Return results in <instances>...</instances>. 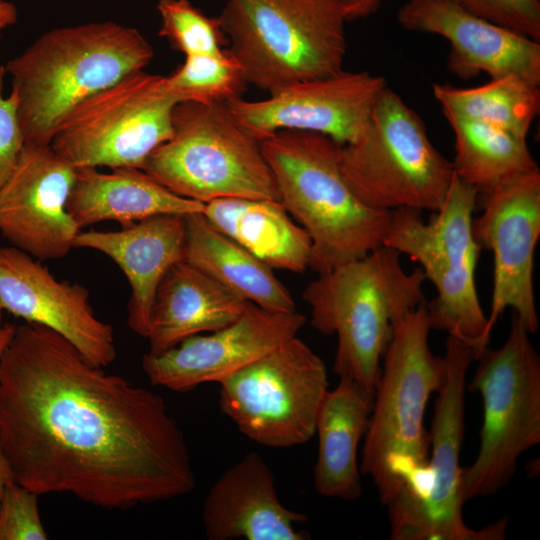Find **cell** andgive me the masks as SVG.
I'll list each match as a JSON object with an SVG mask.
<instances>
[{"label":"cell","mask_w":540,"mask_h":540,"mask_svg":"<svg viewBox=\"0 0 540 540\" xmlns=\"http://www.w3.org/2000/svg\"><path fill=\"white\" fill-rule=\"evenodd\" d=\"M0 442L15 481L39 496L126 510L196 486L164 398L36 323L16 326L0 360Z\"/></svg>","instance_id":"1"},{"label":"cell","mask_w":540,"mask_h":540,"mask_svg":"<svg viewBox=\"0 0 540 540\" xmlns=\"http://www.w3.org/2000/svg\"><path fill=\"white\" fill-rule=\"evenodd\" d=\"M430 330L426 303L396 325L374 389L359 467L386 507L393 501H420L427 493L425 411L445 378L444 357L429 347Z\"/></svg>","instance_id":"2"},{"label":"cell","mask_w":540,"mask_h":540,"mask_svg":"<svg viewBox=\"0 0 540 540\" xmlns=\"http://www.w3.org/2000/svg\"><path fill=\"white\" fill-rule=\"evenodd\" d=\"M153 57L151 44L139 30L112 21L43 33L4 66L25 143L50 145L73 108L144 70Z\"/></svg>","instance_id":"3"},{"label":"cell","mask_w":540,"mask_h":540,"mask_svg":"<svg viewBox=\"0 0 540 540\" xmlns=\"http://www.w3.org/2000/svg\"><path fill=\"white\" fill-rule=\"evenodd\" d=\"M401 255L382 245L317 274L302 293L312 327L337 336L334 373L373 391L396 325L426 303L423 270L407 272Z\"/></svg>","instance_id":"4"},{"label":"cell","mask_w":540,"mask_h":540,"mask_svg":"<svg viewBox=\"0 0 540 540\" xmlns=\"http://www.w3.org/2000/svg\"><path fill=\"white\" fill-rule=\"evenodd\" d=\"M260 145L280 202L310 237L308 269L320 274L384 245L393 210L373 209L354 194L339 166V143L281 130Z\"/></svg>","instance_id":"5"},{"label":"cell","mask_w":540,"mask_h":540,"mask_svg":"<svg viewBox=\"0 0 540 540\" xmlns=\"http://www.w3.org/2000/svg\"><path fill=\"white\" fill-rule=\"evenodd\" d=\"M218 19L248 84L269 93L343 70L339 0H226Z\"/></svg>","instance_id":"6"},{"label":"cell","mask_w":540,"mask_h":540,"mask_svg":"<svg viewBox=\"0 0 540 540\" xmlns=\"http://www.w3.org/2000/svg\"><path fill=\"white\" fill-rule=\"evenodd\" d=\"M142 170L173 193L203 204L221 198L279 200L260 141L225 103H178L171 136Z\"/></svg>","instance_id":"7"},{"label":"cell","mask_w":540,"mask_h":540,"mask_svg":"<svg viewBox=\"0 0 540 540\" xmlns=\"http://www.w3.org/2000/svg\"><path fill=\"white\" fill-rule=\"evenodd\" d=\"M478 195L454 173L442 207L429 220L424 221L417 209H395L384 240V245L419 263L435 286L436 297L426 302L431 329L470 344L476 359L491 336L475 283L481 249L473 238L472 215Z\"/></svg>","instance_id":"8"},{"label":"cell","mask_w":540,"mask_h":540,"mask_svg":"<svg viewBox=\"0 0 540 540\" xmlns=\"http://www.w3.org/2000/svg\"><path fill=\"white\" fill-rule=\"evenodd\" d=\"M341 172L367 206L438 211L454 169L430 141L421 118L394 91L378 96L357 139L339 146Z\"/></svg>","instance_id":"9"},{"label":"cell","mask_w":540,"mask_h":540,"mask_svg":"<svg viewBox=\"0 0 540 540\" xmlns=\"http://www.w3.org/2000/svg\"><path fill=\"white\" fill-rule=\"evenodd\" d=\"M513 312L506 341L485 348L467 389L480 394L479 450L462 471L464 502L492 496L512 480L520 456L540 443V357Z\"/></svg>","instance_id":"10"},{"label":"cell","mask_w":540,"mask_h":540,"mask_svg":"<svg viewBox=\"0 0 540 540\" xmlns=\"http://www.w3.org/2000/svg\"><path fill=\"white\" fill-rule=\"evenodd\" d=\"M180 102L166 76L144 70L129 74L73 108L50 146L75 168L142 169L171 136Z\"/></svg>","instance_id":"11"},{"label":"cell","mask_w":540,"mask_h":540,"mask_svg":"<svg viewBox=\"0 0 540 540\" xmlns=\"http://www.w3.org/2000/svg\"><path fill=\"white\" fill-rule=\"evenodd\" d=\"M221 411L250 440L271 448L315 435L328 391L323 360L294 336L219 383Z\"/></svg>","instance_id":"12"},{"label":"cell","mask_w":540,"mask_h":540,"mask_svg":"<svg viewBox=\"0 0 540 540\" xmlns=\"http://www.w3.org/2000/svg\"><path fill=\"white\" fill-rule=\"evenodd\" d=\"M445 378L437 392L431 430V456L427 465L426 498L388 519L392 540H503L508 520L502 518L481 529L464 522L460 452L465 434L467 373L476 359L468 343L448 336Z\"/></svg>","instance_id":"13"},{"label":"cell","mask_w":540,"mask_h":540,"mask_svg":"<svg viewBox=\"0 0 540 540\" xmlns=\"http://www.w3.org/2000/svg\"><path fill=\"white\" fill-rule=\"evenodd\" d=\"M483 212L472 221L480 249L494 259L493 290L488 331L507 308H512L529 333L539 327L533 270L540 237L539 168L511 179L483 194Z\"/></svg>","instance_id":"14"},{"label":"cell","mask_w":540,"mask_h":540,"mask_svg":"<svg viewBox=\"0 0 540 540\" xmlns=\"http://www.w3.org/2000/svg\"><path fill=\"white\" fill-rule=\"evenodd\" d=\"M386 87L382 76L342 70L283 87L263 100L239 97L225 104L234 119L259 141L277 131L297 130L323 134L344 145L360 135Z\"/></svg>","instance_id":"15"},{"label":"cell","mask_w":540,"mask_h":540,"mask_svg":"<svg viewBox=\"0 0 540 540\" xmlns=\"http://www.w3.org/2000/svg\"><path fill=\"white\" fill-rule=\"evenodd\" d=\"M76 168L50 145L25 143L0 187V233L13 247L40 261L59 259L81 229L67 210Z\"/></svg>","instance_id":"16"},{"label":"cell","mask_w":540,"mask_h":540,"mask_svg":"<svg viewBox=\"0 0 540 540\" xmlns=\"http://www.w3.org/2000/svg\"><path fill=\"white\" fill-rule=\"evenodd\" d=\"M306 317L297 311L278 312L247 305L233 323L186 338L167 351L144 354L142 368L153 386L185 393L225 378L294 337Z\"/></svg>","instance_id":"17"},{"label":"cell","mask_w":540,"mask_h":540,"mask_svg":"<svg viewBox=\"0 0 540 540\" xmlns=\"http://www.w3.org/2000/svg\"><path fill=\"white\" fill-rule=\"evenodd\" d=\"M0 304L57 332L93 365L105 368L116 359L113 327L95 315L88 290L58 280L40 260L13 246L0 247Z\"/></svg>","instance_id":"18"},{"label":"cell","mask_w":540,"mask_h":540,"mask_svg":"<svg viewBox=\"0 0 540 540\" xmlns=\"http://www.w3.org/2000/svg\"><path fill=\"white\" fill-rule=\"evenodd\" d=\"M397 20L407 30L432 33L451 45L448 69L461 79L517 76L540 85V44L465 9L457 0H408Z\"/></svg>","instance_id":"19"},{"label":"cell","mask_w":540,"mask_h":540,"mask_svg":"<svg viewBox=\"0 0 540 540\" xmlns=\"http://www.w3.org/2000/svg\"><path fill=\"white\" fill-rule=\"evenodd\" d=\"M308 517L279 500L274 475L256 452L243 456L210 487L202 510L209 540H306Z\"/></svg>","instance_id":"20"},{"label":"cell","mask_w":540,"mask_h":540,"mask_svg":"<svg viewBox=\"0 0 540 540\" xmlns=\"http://www.w3.org/2000/svg\"><path fill=\"white\" fill-rule=\"evenodd\" d=\"M186 223L182 215H157L116 231H80L74 248L92 249L111 258L131 289L128 326L146 338L154 298L167 271L184 260Z\"/></svg>","instance_id":"21"},{"label":"cell","mask_w":540,"mask_h":540,"mask_svg":"<svg viewBox=\"0 0 540 540\" xmlns=\"http://www.w3.org/2000/svg\"><path fill=\"white\" fill-rule=\"evenodd\" d=\"M249 302L181 260L165 274L155 294L147 339L151 355L186 338L236 321Z\"/></svg>","instance_id":"22"},{"label":"cell","mask_w":540,"mask_h":540,"mask_svg":"<svg viewBox=\"0 0 540 540\" xmlns=\"http://www.w3.org/2000/svg\"><path fill=\"white\" fill-rule=\"evenodd\" d=\"M204 204L179 196L142 169L76 168L67 210L78 227L104 221L122 226L157 215L202 213Z\"/></svg>","instance_id":"23"},{"label":"cell","mask_w":540,"mask_h":540,"mask_svg":"<svg viewBox=\"0 0 540 540\" xmlns=\"http://www.w3.org/2000/svg\"><path fill=\"white\" fill-rule=\"evenodd\" d=\"M374 391L339 378L321 403L315 426L318 454L314 487L324 497L356 500L362 495L358 446L368 428Z\"/></svg>","instance_id":"24"},{"label":"cell","mask_w":540,"mask_h":540,"mask_svg":"<svg viewBox=\"0 0 540 540\" xmlns=\"http://www.w3.org/2000/svg\"><path fill=\"white\" fill-rule=\"evenodd\" d=\"M202 214L219 232L272 269H308L311 240L279 200L221 198L204 204Z\"/></svg>","instance_id":"25"},{"label":"cell","mask_w":540,"mask_h":540,"mask_svg":"<svg viewBox=\"0 0 540 540\" xmlns=\"http://www.w3.org/2000/svg\"><path fill=\"white\" fill-rule=\"evenodd\" d=\"M184 260L259 307L296 311L291 293L273 269L215 229L202 213L184 216Z\"/></svg>","instance_id":"26"},{"label":"cell","mask_w":540,"mask_h":540,"mask_svg":"<svg viewBox=\"0 0 540 540\" xmlns=\"http://www.w3.org/2000/svg\"><path fill=\"white\" fill-rule=\"evenodd\" d=\"M443 113L455 137L454 173L479 194L539 168L527 140L482 121Z\"/></svg>","instance_id":"27"},{"label":"cell","mask_w":540,"mask_h":540,"mask_svg":"<svg viewBox=\"0 0 540 540\" xmlns=\"http://www.w3.org/2000/svg\"><path fill=\"white\" fill-rule=\"evenodd\" d=\"M433 94L443 112L491 124L522 140L540 110L539 85L517 76L474 88L434 84Z\"/></svg>","instance_id":"28"},{"label":"cell","mask_w":540,"mask_h":540,"mask_svg":"<svg viewBox=\"0 0 540 540\" xmlns=\"http://www.w3.org/2000/svg\"><path fill=\"white\" fill-rule=\"evenodd\" d=\"M166 81L181 102L201 103L239 98L248 85L241 65L227 48L218 54L185 56Z\"/></svg>","instance_id":"29"},{"label":"cell","mask_w":540,"mask_h":540,"mask_svg":"<svg viewBox=\"0 0 540 540\" xmlns=\"http://www.w3.org/2000/svg\"><path fill=\"white\" fill-rule=\"evenodd\" d=\"M161 18L159 36L185 56L218 54L228 41L218 17L205 15L189 0H159Z\"/></svg>","instance_id":"30"},{"label":"cell","mask_w":540,"mask_h":540,"mask_svg":"<svg viewBox=\"0 0 540 540\" xmlns=\"http://www.w3.org/2000/svg\"><path fill=\"white\" fill-rule=\"evenodd\" d=\"M38 494L10 482L0 502V540H46L41 522Z\"/></svg>","instance_id":"31"},{"label":"cell","mask_w":540,"mask_h":540,"mask_svg":"<svg viewBox=\"0 0 540 540\" xmlns=\"http://www.w3.org/2000/svg\"><path fill=\"white\" fill-rule=\"evenodd\" d=\"M469 12L516 33L540 40L539 0H460Z\"/></svg>","instance_id":"32"},{"label":"cell","mask_w":540,"mask_h":540,"mask_svg":"<svg viewBox=\"0 0 540 540\" xmlns=\"http://www.w3.org/2000/svg\"><path fill=\"white\" fill-rule=\"evenodd\" d=\"M6 75L4 66H0V187L14 171L25 145L15 99L12 94L3 95Z\"/></svg>","instance_id":"33"},{"label":"cell","mask_w":540,"mask_h":540,"mask_svg":"<svg viewBox=\"0 0 540 540\" xmlns=\"http://www.w3.org/2000/svg\"><path fill=\"white\" fill-rule=\"evenodd\" d=\"M346 9L349 21L366 17L376 12L381 0H339Z\"/></svg>","instance_id":"34"},{"label":"cell","mask_w":540,"mask_h":540,"mask_svg":"<svg viewBox=\"0 0 540 540\" xmlns=\"http://www.w3.org/2000/svg\"><path fill=\"white\" fill-rule=\"evenodd\" d=\"M18 13L11 2L0 0V32L16 23Z\"/></svg>","instance_id":"35"},{"label":"cell","mask_w":540,"mask_h":540,"mask_svg":"<svg viewBox=\"0 0 540 540\" xmlns=\"http://www.w3.org/2000/svg\"><path fill=\"white\" fill-rule=\"evenodd\" d=\"M12 468L6 458L0 442V502L7 485L14 481Z\"/></svg>","instance_id":"36"},{"label":"cell","mask_w":540,"mask_h":540,"mask_svg":"<svg viewBox=\"0 0 540 540\" xmlns=\"http://www.w3.org/2000/svg\"><path fill=\"white\" fill-rule=\"evenodd\" d=\"M15 330H16L15 325L3 322V308L0 304V360L5 349L8 347L9 343L11 342L14 336Z\"/></svg>","instance_id":"37"},{"label":"cell","mask_w":540,"mask_h":540,"mask_svg":"<svg viewBox=\"0 0 540 540\" xmlns=\"http://www.w3.org/2000/svg\"><path fill=\"white\" fill-rule=\"evenodd\" d=\"M457 1H460V0H457Z\"/></svg>","instance_id":"38"}]
</instances>
